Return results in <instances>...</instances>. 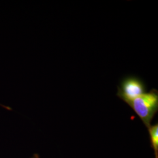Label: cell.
<instances>
[{
  "mask_svg": "<svg viewBox=\"0 0 158 158\" xmlns=\"http://www.w3.org/2000/svg\"><path fill=\"white\" fill-rule=\"evenodd\" d=\"M141 118L143 124L149 128L151 122L158 109V93L152 89L127 103Z\"/></svg>",
  "mask_w": 158,
  "mask_h": 158,
  "instance_id": "obj_1",
  "label": "cell"
},
{
  "mask_svg": "<svg viewBox=\"0 0 158 158\" xmlns=\"http://www.w3.org/2000/svg\"><path fill=\"white\" fill-rule=\"evenodd\" d=\"M146 85L141 78L134 76H128L125 77L120 81L117 95L128 103L146 93Z\"/></svg>",
  "mask_w": 158,
  "mask_h": 158,
  "instance_id": "obj_2",
  "label": "cell"
},
{
  "mask_svg": "<svg viewBox=\"0 0 158 158\" xmlns=\"http://www.w3.org/2000/svg\"><path fill=\"white\" fill-rule=\"evenodd\" d=\"M149 132L151 136V139L152 142L155 155L156 158H158V125L156 124L150 126L149 128Z\"/></svg>",
  "mask_w": 158,
  "mask_h": 158,
  "instance_id": "obj_3",
  "label": "cell"
}]
</instances>
